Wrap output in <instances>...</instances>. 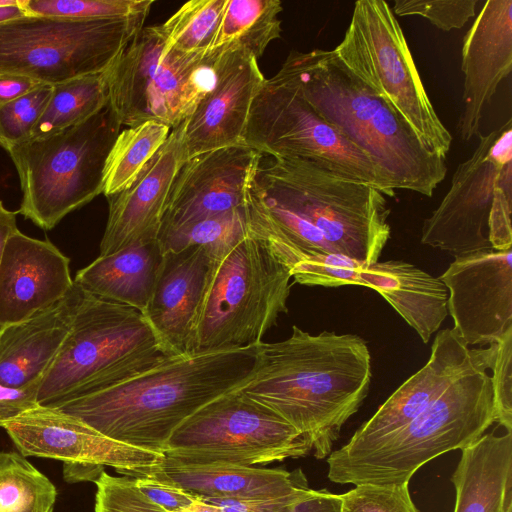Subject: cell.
Wrapping results in <instances>:
<instances>
[{
  "label": "cell",
  "mask_w": 512,
  "mask_h": 512,
  "mask_svg": "<svg viewBox=\"0 0 512 512\" xmlns=\"http://www.w3.org/2000/svg\"><path fill=\"white\" fill-rule=\"evenodd\" d=\"M371 377L370 350L360 336L312 335L293 326L283 341L260 342L254 373L238 390L292 425L324 459L366 398Z\"/></svg>",
  "instance_id": "1"
},
{
  "label": "cell",
  "mask_w": 512,
  "mask_h": 512,
  "mask_svg": "<svg viewBox=\"0 0 512 512\" xmlns=\"http://www.w3.org/2000/svg\"><path fill=\"white\" fill-rule=\"evenodd\" d=\"M259 344L170 356L121 383L50 407L114 440L164 454L185 420L253 375Z\"/></svg>",
  "instance_id": "2"
},
{
  "label": "cell",
  "mask_w": 512,
  "mask_h": 512,
  "mask_svg": "<svg viewBox=\"0 0 512 512\" xmlns=\"http://www.w3.org/2000/svg\"><path fill=\"white\" fill-rule=\"evenodd\" d=\"M274 76L295 87L323 119L363 151L394 191L431 197L444 180L446 157L425 147L404 119L333 50H293Z\"/></svg>",
  "instance_id": "3"
},
{
  "label": "cell",
  "mask_w": 512,
  "mask_h": 512,
  "mask_svg": "<svg viewBox=\"0 0 512 512\" xmlns=\"http://www.w3.org/2000/svg\"><path fill=\"white\" fill-rule=\"evenodd\" d=\"M497 343L462 373L419 416L400 431L359 454L327 458L328 478L337 484L409 483L430 460L464 449L496 422L491 376Z\"/></svg>",
  "instance_id": "4"
},
{
  "label": "cell",
  "mask_w": 512,
  "mask_h": 512,
  "mask_svg": "<svg viewBox=\"0 0 512 512\" xmlns=\"http://www.w3.org/2000/svg\"><path fill=\"white\" fill-rule=\"evenodd\" d=\"M170 356L141 312L84 291L70 332L40 382L37 404L52 406L106 389Z\"/></svg>",
  "instance_id": "5"
},
{
  "label": "cell",
  "mask_w": 512,
  "mask_h": 512,
  "mask_svg": "<svg viewBox=\"0 0 512 512\" xmlns=\"http://www.w3.org/2000/svg\"><path fill=\"white\" fill-rule=\"evenodd\" d=\"M257 180L266 200L313 226L331 254L378 261L390 237V209L377 188L299 158H275Z\"/></svg>",
  "instance_id": "6"
},
{
  "label": "cell",
  "mask_w": 512,
  "mask_h": 512,
  "mask_svg": "<svg viewBox=\"0 0 512 512\" xmlns=\"http://www.w3.org/2000/svg\"><path fill=\"white\" fill-rule=\"evenodd\" d=\"M289 268L262 238L246 235L212 258L199 308L194 352L258 344L287 313Z\"/></svg>",
  "instance_id": "7"
},
{
  "label": "cell",
  "mask_w": 512,
  "mask_h": 512,
  "mask_svg": "<svg viewBox=\"0 0 512 512\" xmlns=\"http://www.w3.org/2000/svg\"><path fill=\"white\" fill-rule=\"evenodd\" d=\"M121 127L107 105L82 123L8 149L22 192L17 213L51 230L102 194L105 162Z\"/></svg>",
  "instance_id": "8"
},
{
  "label": "cell",
  "mask_w": 512,
  "mask_h": 512,
  "mask_svg": "<svg viewBox=\"0 0 512 512\" xmlns=\"http://www.w3.org/2000/svg\"><path fill=\"white\" fill-rule=\"evenodd\" d=\"M511 119L480 135L439 206L423 222L421 242L458 257L512 248Z\"/></svg>",
  "instance_id": "9"
},
{
  "label": "cell",
  "mask_w": 512,
  "mask_h": 512,
  "mask_svg": "<svg viewBox=\"0 0 512 512\" xmlns=\"http://www.w3.org/2000/svg\"><path fill=\"white\" fill-rule=\"evenodd\" d=\"M333 52L404 119L425 147L446 157L452 136L426 93L402 28L387 2H355L344 38Z\"/></svg>",
  "instance_id": "10"
},
{
  "label": "cell",
  "mask_w": 512,
  "mask_h": 512,
  "mask_svg": "<svg viewBox=\"0 0 512 512\" xmlns=\"http://www.w3.org/2000/svg\"><path fill=\"white\" fill-rule=\"evenodd\" d=\"M220 53L184 54L164 48L158 25L143 27L108 69V105L121 126L184 122L216 81Z\"/></svg>",
  "instance_id": "11"
},
{
  "label": "cell",
  "mask_w": 512,
  "mask_h": 512,
  "mask_svg": "<svg viewBox=\"0 0 512 512\" xmlns=\"http://www.w3.org/2000/svg\"><path fill=\"white\" fill-rule=\"evenodd\" d=\"M148 15L76 20L26 15L0 23V73L54 86L109 69Z\"/></svg>",
  "instance_id": "12"
},
{
  "label": "cell",
  "mask_w": 512,
  "mask_h": 512,
  "mask_svg": "<svg viewBox=\"0 0 512 512\" xmlns=\"http://www.w3.org/2000/svg\"><path fill=\"white\" fill-rule=\"evenodd\" d=\"M244 144L275 158L313 161L339 176L395 191L375 163L323 119L293 86L265 79L250 110Z\"/></svg>",
  "instance_id": "13"
},
{
  "label": "cell",
  "mask_w": 512,
  "mask_h": 512,
  "mask_svg": "<svg viewBox=\"0 0 512 512\" xmlns=\"http://www.w3.org/2000/svg\"><path fill=\"white\" fill-rule=\"evenodd\" d=\"M310 452L307 440L292 425L235 389L185 420L170 437L164 455L185 462L253 466Z\"/></svg>",
  "instance_id": "14"
},
{
  "label": "cell",
  "mask_w": 512,
  "mask_h": 512,
  "mask_svg": "<svg viewBox=\"0 0 512 512\" xmlns=\"http://www.w3.org/2000/svg\"><path fill=\"white\" fill-rule=\"evenodd\" d=\"M20 454L60 460L68 481H95L111 467L137 478L148 475L164 454L114 440L84 421L43 405L0 424Z\"/></svg>",
  "instance_id": "15"
},
{
  "label": "cell",
  "mask_w": 512,
  "mask_h": 512,
  "mask_svg": "<svg viewBox=\"0 0 512 512\" xmlns=\"http://www.w3.org/2000/svg\"><path fill=\"white\" fill-rule=\"evenodd\" d=\"M281 261L302 285H359L376 290L424 343L448 315V294L439 278L402 260L367 264L333 254L294 253Z\"/></svg>",
  "instance_id": "16"
},
{
  "label": "cell",
  "mask_w": 512,
  "mask_h": 512,
  "mask_svg": "<svg viewBox=\"0 0 512 512\" xmlns=\"http://www.w3.org/2000/svg\"><path fill=\"white\" fill-rule=\"evenodd\" d=\"M439 280L453 330L468 347L498 343L512 329V248L455 257Z\"/></svg>",
  "instance_id": "17"
},
{
  "label": "cell",
  "mask_w": 512,
  "mask_h": 512,
  "mask_svg": "<svg viewBox=\"0 0 512 512\" xmlns=\"http://www.w3.org/2000/svg\"><path fill=\"white\" fill-rule=\"evenodd\" d=\"M261 157L260 152L243 144L188 159L172 184L159 236L241 209L246 191L261 167Z\"/></svg>",
  "instance_id": "18"
},
{
  "label": "cell",
  "mask_w": 512,
  "mask_h": 512,
  "mask_svg": "<svg viewBox=\"0 0 512 512\" xmlns=\"http://www.w3.org/2000/svg\"><path fill=\"white\" fill-rule=\"evenodd\" d=\"M486 348H470L453 330L438 331L427 363L408 378L350 438L329 457H350L400 431L434 402Z\"/></svg>",
  "instance_id": "19"
},
{
  "label": "cell",
  "mask_w": 512,
  "mask_h": 512,
  "mask_svg": "<svg viewBox=\"0 0 512 512\" xmlns=\"http://www.w3.org/2000/svg\"><path fill=\"white\" fill-rule=\"evenodd\" d=\"M212 90L184 121L187 160L243 145L252 103L265 81L258 60L243 49L222 52Z\"/></svg>",
  "instance_id": "20"
},
{
  "label": "cell",
  "mask_w": 512,
  "mask_h": 512,
  "mask_svg": "<svg viewBox=\"0 0 512 512\" xmlns=\"http://www.w3.org/2000/svg\"><path fill=\"white\" fill-rule=\"evenodd\" d=\"M186 161L182 122L128 188L106 197L108 218L99 256L158 240L172 184Z\"/></svg>",
  "instance_id": "21"
},
{
  "label": "cell",
  "mask_w": 512,
  "mask_h": 512,
  "mask_svg": "<svg viewBox=\"0 0 512 512\" xmlns=\"http://www.w3.org/2000/svg\"><path fill=\"white\" fill-rule=\"evenodd\" d=\"M70 259L50 240L12 233L0 257V326L21 322L72 289Z\"/></svg>",
  "instance_id": "22"
},
{
  "label": "cell",
  "mask_w": 512,
  "mask_h": 512,
  "mask_svg": "<svg viewBox=\"0 0 512 512\" xmlns=\"http://www.w3.org/2000/svg\"><path fill=\"white\" fill-rule=\"evenodd\" d=\"M463 108L459 133H479L485 108L512 69V0H488L463 38Z\"/></svg>",
  "instance_id": "23"
},
{
  "label": "cell",
  "mask_w": 512,
  "mask_h": 512,
  "mask_svg": "<svg viewBox=\"0 0 512 512\" xmlns=\"http://www.w3.org/2000/svg\"><path fill=\"white\" fill-rule=\"evenodd\" d=\"M211 260L208 250L199 246L164 252L142 315L172 356L193 353L195 328Z\"/></svg>",
  "instance_id": "24"
},
{
  "label": "cell",
  "mask_w": 512,
  "mask_h": 512,
  "mask_svg": "<svg viewBox=\"0 0 512 512\" xmlns=\"http://www.w3.org/2000/svg\"><path fill=\"white\" fill-rule=\"evenodd\" d=\"M84 291L74 282L64 298L18 323L0 326V383L40 385L73 324Z\"/></svg>",
  "instance_id": "25"
},
{
  "label": "cell",
  "mask_w": 512,
  "mask_h": 512,
  "mask_svg": "<svg viewBox=\"0 0 512 512\" xmlns=\"http://www.w3.org/2000/svg\"><path fill=\"white\" fill-rule=\"evenodd\" d=\"M207 498H248L311 489L301 469L259 468L229 462H185L164 455L149 473Z\"/></svg>",
  "instance_id": "26"
},
{
  "label": "cell",
  "mask_w": 512,
  "mask_h": 512,
  "mask_svg": "<svg viewBox=\"0 0 512 512\" xmlns=\"http://www.w3.org/2000/svg\"><path fill=\"white\" fill-rule=\"evenodd\" d=\"M450 480L454 512H503L512 488V432L483 434L462 449Z\"/></svg>",
  "instance_id": "27"
},
{
  "label": "cell",
  "mask_w": 512,
  "mask_h": 512,
  "mask_svg": "<svg viewBox=\"0 0 512 512\" xmlns=\"http://www.w3.org/2000/svg\"><path fill=\"white\" fill-rule=\"evenodd\" d=\"M164 252L158 240L98 256L80 269L74 282L86 293L143 312Z\"/></svg>",
  "instance_id": "28"
},
{
  "label": "cell",
  "mask_w": 512,
  "mask_h": 512,
  "mask_svg": "<svg viewBox=\"0 0 512 512\" xmlns=\"http://www.w3.org/2000/svg\"><path fill=\"white\" fill-rule=\"evenodd\" d=\"M282 10L279 0H226L210 52L243 49L259 60L281 37Z\"/></svg>",
  "instance_id": "29"
},
{
  "label": "cell",
  "mask_w": 512,
  "mask_h": 512,
  "mask_svg": "<svg viewBox=\"0 0 512 512\" xmlns=\"http://www.w3.org/2000/svg\"><path fill=\"white\" fill-rule=\"evenodd\" d=\"M108 69L53 86L48 104L30 138H40L82 123L109 103Z\"/></svg>",
  "instance_id": "30"
},
{
  "label": "cell",
  "mask_w": 512,
  "mask_h": 512,
  "mask_svg": "<svg viewBox=\"0 0 512 512\" xmlns=\"http://www.w3.org/2000/svg\"><path fill=\"white\" fill-rule=\"evenodd\" d=\"M172 128L148 121L121 131L103 170V194L108 197L128 188L166 142Z\"/></svg>",
  "instance_id": "31"
},
{
  "label": "cell",
  "mask_w": 512,
  "mask_h": 512,
  "mask_svg": "<svg viewBox=\"0 0 512 512\" xmlns=\"http://www.w3.org/2000/svg\"><path fill=\"white\" fill-rule=\"evenodd\" d=\"M54 484L22 454L0 452V512H53Z\"/></svg>",
  "instance_id": "32"
},
{
  "label": "cell",
  "mask_w": 512,
  "mask_h": 512,
  "mask_svg": "<svg viewBox=\"0 0 512 512\" xmlns=\"http://www.w3.org/2000/svg\"><path fill=\"white\" fill-rule=\"evenodd\" d=\"M226 0H191L158 29L166 50L184 54L210 53Z\"/></svg>",
  "instance_id": "33"
},
{
  "label": "cell",
  "mask_w": 512,
  "mask_h": 512,
  "mask_svg": "<svg viewBox=\"0 0 512 512\" xmlns=\"http://www.w3.org/2000/svg\"><path fill=\"white\" fill-rule=\"evenodd\" d=\"M246 232V219L242 207L181 226L159 236L158 241L163 252L199 246L206 248L211 257L216 258L243 238Z\"/></svg>",
  "instance_id": "34"
},
{
  "label": "cell",
  "mask_w": 512,
  "mask_h": 512,
  "mask_svg": "<svg viewBox=\"0 0 512 512\" xmlns=\"http://www.w3.org/2000/svg\"><path fill=\"white\" fill-rule=\"evenodd\" d=\"M154 0H21L27 15L76 20L129 19L148 15Z\"/></svg>",
  "instance_id": "35"
},
{
  "label": "cell",
  "mask_w": 512,
  "mask_h": 512,
  "mask_svg": "<svg viewBox=\"0 0 512 512\" xmlns=\"http://www.w3.org/2000/svg\"><path fill=\"white\" fill-rule=\"evenodd\" d=\"M53 86L42 84L0 107V146L6 151L30 138L44 112Z\"/></svg>",
  "instance_id": "36"
},
{
  "label": "cell",
  "mask_w": 512,
  "mask_h": 512,
  "mask_svg": "<svg viewBox=\"0 0 512 512\" xmlns=\"http://www.w3.org/2000/svg\"><path fill=\"white\" fill-rule=\"evenodd\" d=\"M340 496L341 512H420L411 499L409 483L360 484Z\"/></svg>",
  "instance_id": "37"
},
{
  "label": "cell",
  "mask_w": 512,
  "mask_h": 512,
  "mask_svg": "<svg viewBox=\"0 0 512 512\" xmlns=\"http://www.w3.org/2000/svg\"><path fill=\"white\" fill-rule=\"evenodd\" d=\"M94 482L95 512H166L136 487L133 477L113 476L104 470Z\"/></svg>",
  "instance_id": "38"
},
{
  "label": "cell",
  "mask_w": 512,
  "mask_h": 512,
  "mask_svg": "<svg viewBox=\"0 0 512 512\" xmlns=\"http://www.w3.org/2000/svg\"><path fill=\"white\" fill-rule=\"evenodd\" d=\"M477 0H395L393 13L421 16L443 30L462 28L475 15Z\"/></svg>",
  "instance_id": "39"
},
{
  "label": "cell",
  "mask_w": 512,
  "mask_h": 512,
  "mask_svg": "<svg viewBox=\"0 0 512 512\" xmlns=\"http://www.w3.org/2000/svg\"><path fill=\"white\" fill-rule=\"evenodd\" d=\"M490 370L496 422L512 432V329L497 343Z\"/></svg>",
  "instance_id": "40"
},
{
  "label": "cell",
  "mask_w": 512,
  "mask_h": 512,
  "mask_svg": "<svg viewBox=\"0 0 512 512\" xmlns=\"http://www.w3.org/2000/svg\"><path fill=\"white\" fill-rule=\"evenodd\" d=\"M315 490L248 498H207L221 512H279L310 497ZM204 499V498H203Z\"/></svg>",
  "instance_id": "41"
},
{
  "label": "cell",
  "mask_w": 512,
  "mask_h": 512,
  "mask_svg": "<svg viewBox=\"0 0 512 512\" xmlns=\"http://www.w3.org/2000/svg\"><path fill=\"white\" fill-rule=\"evenodd\" d=\"M134 482L148 499L166 512L184 507L198 498L178 485L152 474L134 478Z\"/></svg>",
  "instance_id": "42"
},
{
  "label": "cell",
  "mask_w": 512,
  "mask_h": 512,
  "mask_svg": "<svg viewBox=\"0 0 512 512\" xmlns=\"http://www.w3.org/2000/svg\"><path fill=\"white\" fill-rule=\"evenodd\" d=\"M39 385L12 388L0 383V424L35 407Z\"/></svg>",
  "instance_id": "43"
},
{
  "label": "cell",
  "mask_w": 512,
  "mask_h": 512,
  "mask_svg": "<svg viewBox=\"0 0 512 512\" xmlns=\"http://www.w3.org/2000/svg\"><path fill=\"white\" fill-rule=\"evenodd\" d=\"M342 498L327 490H315L308 498L279 512H341Z\"/></svg>",
  "instance_id": "44"
},
{
  "label": "cell",
  "mask_w": 512,
  "mask_h": 512,
  "mask_svg": "<svg viewBox=\"0 0 512 512\" xmlns=\"http://www.w3.org/2000/svg\"><path fill=\"white\" fill-rule=\"evenodd\" d=\"M41 83L26 76L0 73V107L29 93Z\"/></svg>",
  "instance_id": "45"
},
{
  "label": "cell",
  "mask_w": 512,
  "mask_h": 512,
  "mask_svg": "<svg viewBox=\"0 0 512 512\" xmlns=\"http://www.w3.org/2000/svg\"><path fill=\"white\" fill-rule=\"evenodd\" d=\"M17 211H11L0 200V257L3 247L9 236L18 230Z\"/></svg>",
  "instance_id": "46"
},
{
  "label": "cell",
  "mask_w": 512,
  "mask_h": 512,
  "mask_svg": "<svg viewBox=\"0 0 512 512\" xmlns=\"http://www.w3.org/2000/svg\"><path fill=\"white\" fill-rule=\"evenodd\" d=\"M171 512H221L219 507L211 502L198 497L190 504Z\"/></svg>",
  "instance_id": "47"
},
{
  "label": "cell",
  "mask_w": 512,
  "mask_h": 512,
  "mask_svg": "<svg viewBox=\"0 0 512 512\" xmlns=\"http://www.w3.org/2000/svg\"><path fill=\"white\" fill-rule=\"evenodd\" d=\"M26 15V12L21 6V0H17L13 5L0 7V23L18 19Z\"/></svg>",
  "instance_id": "48"
},
{
  "label": "cell",
  "mask_w": 512,
  "mask_h": 512,
  "mask_svg": "<svg viewBox=\"0 0 512 512\" xmlns=\"http://www.w3.org/2000/svg\"><path fill=\"white\" fill-rule=\"evenodd\" d=\"M503 512H512V488L506 494Z\"/></svg>",
  "instance_id": "49"
}]
</instances>
